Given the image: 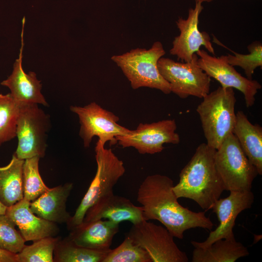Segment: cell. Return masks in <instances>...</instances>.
I'll list each match as a JSON object with an SVG mask.
<instances>
[{
    "label": "cell",
    "instance_id": "obj_6",
    "mask_svg": "<svg viewBox=\"0 0 262 262\" xmlns=\"http://www.w3.org/2000/svg\"><path fill=\"white\" fill-rule=\"evenodd\" d=\"M214 162L225 190L251 191L253 181L258 173L233 133H230L216 150Z\"/></svg>",
    "mask_w": 262,
    "mask_h": 262
},
{
    "label": "cell",
    "instance_id": "obj_25",
    "mask_svg": "<svg viewBox=\"0 0 262 262\" xmlns=\"http://www.w3.org/2000/svg\"><path fill=\"white\" fill-rule=\"evenodd\" d=\"M40 157H33L24 160L22 181L24 198L32 202L47 191L49 188L43 181L39 171Z\"/></svg>",
    "mask_w": 262,
    "mask_h": 262
},
{
    "label": "cell",
    "instance_id": "obj_18",
    "mask_svg": "<svg viewBox=\"0 0 262 262\" xmlns=\"http://www.w3.org/2000/svg\"><path fill=\"white\" fill-rule=\"evenodd\" d=\"M119 224L109 220L99 219L84 222L71 232L68 238L76 244L92 249L110 250Z\"/></svg>",
    "mask_w": 262,
    "mask_h": 262
},
{
    "label": "cell",
    "instance_id": "obj_28",
    "mask_svg": "<svg viewBox=\"0 0 262 262\" xmlns=\"http://www.w3.org/2000/svg\"><path fill=\"white\" fill-rule=\"evenodd\" d=\"M249 53L243 54L229 49L234 56L228 54L226 56L227 62L231 66L241 67L245 71L246 78L252 79L255 70L262 66V45L260 42L255 41L247 47Z\"/></svg>",
    "mask_w": 262,
    "mask_h": 262
},
{
    "label": "cell",
    "instance_id": "obj_8",
    "mask_svg": "<svg viewBox=\"0 0 262 262\" xmlns=\"http://www.w3.org/2000/svg\"><path fill=\"white\" fill-rule=\"evenodd\" d=\"M198 57L195 53L191 62L185 63L164 57L158 60V70L169 83L171 92L181 98H203L210 93L211 77L198 66Z\"/></svg>",
    "mask_w": 262,
    "mask_h": 262
},
{
    "label": "cell",
    "instance_id": "obj_14",
    "mask_svg": "<svg viewBox=\"0 0 262 262\" xmlns=\"http://www.w3.org/2000/svg\"><path fill=\"white\" fill-rule=\"evenodd\" d=\"M201 3L196 1L195 8L189 9L186 19L180 17L176 21L180 34L175 37L170 53L177 56L178 59L183 62H191L194 54L200 49L201 46L214 54L209 35L198 29L199 16L203 8Z\"/></svg>",
    "mask_w": 262,
    "mask_h": 262
},
{
    "label": "cell",
    "instance_id": "obj_21",
    "mask_svg": "<svg viewBox=\"0 0 262 262\" xmlns=\"http://www.w3.org/2000/svg\"><path fill=\"white\" fill-rule=\"evenodd\" d=\"M247 248L235 239H222L205 248L195 247L192 262H234L248 256Z\"/></svg>",
    "mask_w": 262,
    "mask_h": 262
},
{
    "label": "cell",
    "instance_id": "obj_13",
    "mask_svg": "<svg viewBox=\"0 0 262 262\" xmlns=\"http://www.w3.org/2000/svg\"><path fill=\"white\" fill-rule=\"evenodd\" d=\"M254 199L251 191H230L228 197L219 198L211 208L217 216L219 222L218 226L210 232L204 242L192 241L191 244L194 247L205 248L219 239H234L233 229L235 220L242 211L251 207Z\"/></svg>",
    "mask_w": 262,
    "mask_h": 262
},
{
    "label": "cell",
    "instance_id": "obj_32",
    "mask_svg": "<svg viewBox=\"0 0 262 262\" xmlns=\"http://www.w3.org/2000/svg\"><path fill=\"white\" fill-rule=\"evenodd\" d=\"M196 1H198V2H204V1H206V2H211L213 0H196Z\"/></svg>",
    "mask_w": 262,
    "mask_h": 262
},
{
    "label": "cell",
    "instance_id": "obj_10",
    "mask_svg": "<svg viewBox=\"0 0 262 262\" xmlns=\"http://www.w3.org/2000/svg\"><path fill=\"white\" fill-rule=\"evenodd\" d=\"M133 242L143 248L152 262H187L185 252L175 243L168 229L147 220L132 224L127 233Z\"/></svg>",
    "mask_w": 262,
    "mask_h": 262
},
{
    "label": "cell",
    "instance_id": "obj_26",
    "mask_svg": "<svg viewBox=\"0 0 262 262\" xmlns=\"http://www.w3.org/2000/svg\"><path fill=\"white\" fill-rule=\"evenodd\" d=\"M59 240V237H47L25 245L17 253L19 262H53L54 251Z\"/></svg>",
    "mask_w": 262,
    "mask_h": 262
},
{
    "label": "cell",
    "instance_id": "obj_19",
    "mask_svg": "<svg viewBox=\"0 0 262 262\" xmlns=\"http://www.w3.org/2000/svg\"><path fill=\"white\" fill-rule=\"evenodd\" d=\"M66 183L49 188L30 202V208L38 216L55 223H67L71 217L66 209V202L73 188Z\"/></svg>",
    "mask_w": 262,
    "mask_h": 262
},
{
    "label": "cell",
    "instance_id": "obj_3",
    "mask_svg": "<svg viewBox=\"0 0 262 262\" xmlns=\"http://www.w3.org/2000/svg\"><path fill=\"white\" fill-rule=\"evenodd\" d=\"M196 108L207 145L217 149L232 133L235 124L236 101L232 88L219 87L209 93Z\"/></svg>",
    "mask_w": 262,
    "mask_h": 262
},
{
    "label": "cell",
    "instance_id": "obj_23",
    "mask_svg": "<svg viewBox=\"0 0 262 262\" xmlns=\"http://www.w3.org/2000/svg\"><path fill=\"white\" fill-rule=\"evenodd\" d=\"M110 249L98 250L83 247L67 237L63 240L60 239L57 243L53 260L57 262H102Z\"/></svg>",
    "mask_w": 262,
    "mask_h": 262
},
{
    "label": "cell",
    "instance_id": "obj_20",
    "mask_svg": "<svg viewBox=\"0 0 262 262\" xmlns=\"http://www.w3.org/2000/svg\"><path fill=\"white\" fill-rule=\"evenodd\" d=\"M232 133L237 138L244 152L256 167L258 175H262V128L253 124L243 111L236 114Z\"/></svg>",
    "mask_w": 262,
    "mask_h": 262
},
{
    "label": "cell",
    "instance_id": "obj_4",
    "mask_svg": "<svg viewBox=\"0 0 262 262\" xmlns=\"http://www.w3.org/2000/svg\"><path fill=\"white\" fill-rule=\"evenodd\" d=\"M165 53L162 44L156 41L148 49H133L114 55L111 59L121 68L133 89L147 87L168 94L171 93L169 84L161 76L157 66L158 60Z\"/></svg>",
    "mask_w": 262,
    "mask_h": 262
},
{
    "label": "cell",
    "instance_id": "obj_29",
    "mask_svg": "<svg viewBox=\"0 0 262 262\" xmlns=\"http://www.w3.org/2000/svg\"><path fill=\"white\" fill-rule=\"evenodd\" d=\"M16 225L5 214L0 215V248L19 253L25 246V240Z\"/></svg>",
    "mask_w": 262,
    "mask_h": 262
},
{
    "label": "cell",
    "instance_id": "obj_12",
    "mask_svg": "<svg viewBox=\"0 0 262 262\" xmlns=\"http://www.w3.org/2000/svg\"><path fill=\"white\" fill-rule=\"evenodd\" d=\"M198 57V66L211 78L217 81L223 88H235L244 95L247 108L253 106L255 95L261 89L257 81L249 80L241 75L227 61L226 56H213L204 49L196 53Z\"/></svg>",
    "mask_w": 262,
    "mask_h": 262
},
{
    "label": "cell",
    "instance_id": "obj_31",
    "mask_svg": "<svg viewBox=\"0 0 262 262\" xmlns=\"http://www.w3.org/2000/svg\"><path fill=\"white\" fill-rule=\"evenodd\" d=\"M7 207L5 206L0 201V215L5 214L6 212Z\"/></svg>",
    "mask_w": 262,
    "mask_h": 262
},
{
    "label": "cell",
    "instance_id": "obj_17",
    "mask_svg": "<svg viewBox=\"0 0 262 262\" xmlns=\"http://www.w3.org/2000/svg\"><path fill=\"white\" fill-rule=\"evenodd\" d=\"M5 214L17 226L25 241L55 236L59 230L56 223L36 215L30 202L24 198L7 207Z\"/></svg>",
    "mask_w": 262,
    "mask_h": 262
},
{
    "label": "cell",
    "instance_id": "obj_27",
    "mask_svg": "<svg viewBox=\"0 0 262 262\" xmlns=\"http://www.w3.org/2000/svg\"><path fill=\"white\" fill-rule=\"evenodd\" d=\"M102 262H152L147 253L128 236L116 248L111 249Z\"/></svg>",
    "mask_w": 262,
    "mask_h": 262
},
{
    "label": "cell",
    "instance_id": "obj_15",
    "mask_svg": "<svg viewBox=\"0 0 262 262\" xmlns=\"http://www.w3.org/2000/svg\"><path fill=\"white\" fill-rule=\"evenodd\" d=\"M25 18L22 21L21 33V48L19 56L13 65L11 74L1 82L0 84L7 87L12 97L19 102H29L48 106L49 104L41 93L42 84L38 80L35 72L26 73L22 67L23 50L24 47L23 33Z\"/></svg>",
    "mask_w": 262,
    "mask_h": 262
},
{
    "label": "cell",
    "instance_id": "obj_16",
    "mask_svg": "<svg viewBox=\"0 0 262 262\" xmlns=\"http://www.w3.org/2000/svg\"><path fill=\"white\" fill-rule=\"evenodd\" d=\"M102 219L118 224L129 221L132 224L145 220L141 206H137L128 198L115 195L113 191L101 197L87 211L83 222Z\"/></svg>",
    "mask_w": 262,
    "mask_h": 262
},
{
    "label": "cell",
    "instance_id": "obj_11",
    "mask_svg": "<svg viewBox=\"0 0 262 262\" xmlns=\"http://www.w3.org/2000/svg\"><path fill=\"white\" fill-rule=\"evenodd\" d=\"M174 119H165L151 123H140L135 130L126 135L116 137L122 147H132L141 154H154L162 152L164 144H178L179 135L176 132Z\"/></svg>",
    "mask_w": 262,
    "mask_h": 262
},
{
    "label": "cell",
    "instance_id": "obj_9",
    "mask_svg": "<svg viewBox=\"0 0 262 262\" xmlns=\"http://www.w3.org/2000/svg\"><path fill=\"white\" fill-rule=\"evenodd\" d=\"M70 110L78 116L79 135L85 147H89L94 136H98V142L104 146L107 142L114 145L117 143L116 137L127 135L132 131L118 124L117 116L95 102L83 107L71 106Z\"/></svg>",
    "mask_w": 262,
    "mask_h": 262
},
{
    "label": "cell",
    "instance_id": "obj_22",
    "mask_svg": "<svg viewBox=\"0 0 262 262\" xmlns=\"http://www.w3.org/2000/svg\"><path fill=\"white\" fill-rule=\"evenodd\" d=\"M24 160L15 154L10 163L0 167V201L10 207L24 198L22 172Z\"/></svg>",
    "mask_w": 262,
    "mask_h": 262
},
{
    "label": "cell",
    "instance_id": "obj_7",
    "mask_svg": "<svg viewBox=\"0 0 262 262\" xmlns=\"http://www.w3.org/2000/svg\"><path fill=\"white\" fill-rule=\"evenodd\" d=\"M49 127V117L38 104L20 102L16 130L18 144L14 153L16 157L24 160L43 158Z\"/></svg>",
    "mask_w": 262,
    "mask_h": 262
},
{
    "label": "cell",
    "instance_id": "obj_24",
    "mask_svg": "<svg viewBox=\"0 0 262 262\" xmlns=\"http://www.w3.org/2000/svg\"><path fill=\"white\" fill-rule=\"evenodd\" d=\"M20 103L10 93H0V144L16 137Z\"/></svg>",
    "mask_w": 262,
    "mask_h": 262
},
{
    "label": "cell",
    "instance_id": "obj_30",
    "mask_svg": "<svg viewBox=\"0 0 262 262\" xmlns=\"http://www.w3.org/2000/svg\"><path fill=\"white\" fill-rule=\"evenodd\" d=\"M0 262H19L17 254L0 248Z\"/></svg>",
    "mask_w": 262,
    "mask_h": 262
},
{
    "label": "cell",
    "instance_id": "obj_1",
    "mask_svg": "<svg viewBox=\"0 0 262 262\" xmlns=\"http://www.w3.org/2000/svg\"><path fill=\"white\" fill-rule=\"evenodd\" d=\"M173 181L165 175L147 177L137 191V201L141 205L145 220L161 222L174 236L180 239L189 229L201 228L211 230L213 224L205 212H195L183 207L178 201Z\"/></svg>",
    "mask_w": 262,
    "mask_h": 262
},
{
    "label": "cell",
    "instance_id": "obj_5",
    "mask_svg": "<svg viewBox=\"0 0 262 262\" xmlns=\"http://www.w3.org/2000/svg\"><path fill=\"white\" fill-rule=\"evenodd\" d=\"M95 152L96 173L74 214L66 223L70 230L82 223L87 211L101 197L113 191L114 186L125 172L123 161L111 149L105 148L98 141Z\"/></svg>",
    "mask_w": 262,
    "mask_h": 262
},
{
    "label": "cell",
    "instance_id": "obj_2",
    "mask_svg": "<svg viewBox=\"0 0 262 262\" xmlns=\"http://www.w3.org/2000/svg\"><path fill=\"white\" fill-rule=\"evenodd\" d=\"M216 150L206 143L197 147L190 160L181 170L179 181L173 187L178 198L191 199L202 209H211L225 190L215 168Z\"/></svg>",
    "mask_w": 262,
    "mask_h": 262
}]
</instances>
